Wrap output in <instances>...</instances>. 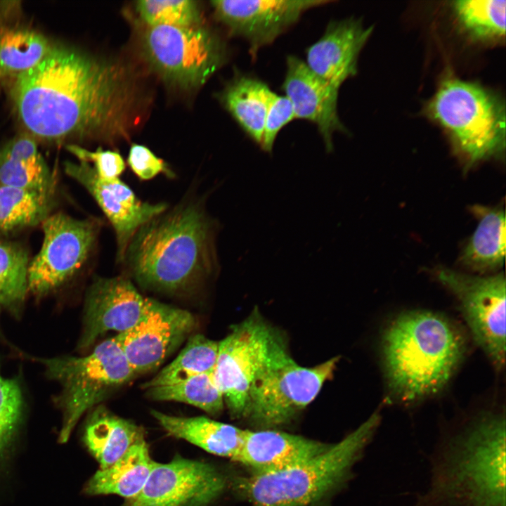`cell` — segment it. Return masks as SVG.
Wrapping results in <instances>:
<instances>
[{"label":"cell","instance_id":"cell-1","mask_svg":"<svg viewBox=\"0 0 506 506\" xmlns=\"http://www.w3.org/2000/svg\"><path fill=\"white\" fill-rule=\"evenodd\" d=\"M13 84L18 117L34 138L112 141L129 135L136 91L117 62L53 46Z\"/></svg>","mask_w":506,"mask_h":506},{"label":"cell","instance_id":"cell-2","mask_svg":"<svg viewBox=\"0 0 506 506\" xmlns=\"http://www.w3.org/2000/svg\"><path fill=\"white\" fill-rule=\"evenodd\" d=\"M216 229L202 202H182L143 225L122 261L145 287L168 292L192 289L218 267Z\"/></svg>","mask_w":506,"mask_h":506},{"label":"cell","instance_id":"cell-3","mask_svg":"<svg viewBox=\"0 0 506 506\" xmlns=\"http://www.w3.org/2000/svg\"><path fill=\"white\" fill-rule=\"evenodd\" d=\"M505 413L479 415L431 455L428 489L413 506H506Z\"/></svg>","mask_w":506,"mask_h":506},{"label":"cell","instance_id":"cell-4","mask_svg":"<svg viewBox=\"0 0 506 506\" xmlns=\"http://www.w3.org/2000/svg\"><path fill=\"white\" fill-rule=\"evenodd\" d=\"M465 350L460 330L448 319L429 311H409L388 326L382 356L389 393L412 403L440 391Z\"/></svg>","mask_w":506,"mask_h":506},{"label":"cell","instance_id":"cell-5","mask_svg":"<svg viewBox=\"0 0 506 506\" xmlns=\"http://www.w3.org/2000/svg\"><path fill=\"white\" fill-rule=\"evenodd\" d=\"M375 411L323 453L290 468L238 478L235 488L251 506H314L345 482L381 422Z\"/></svg>","mask_w":506,"mask_h":506},{"label":"cell","instance_id":"cell-6","mask_svg":"<svg viewBox=\"0 0 506 506\" xmlns=\"http://www.w3.org/2000/svg\"><path fill=\"white\" fill-rule=\"evenodd\" d=\"M338 361L339 357H335L313 367H303L271 328L264 359L249 390L245 416L264 429L287 424L315 399L332 377Z\"/></svg>","mask_w":506,"mask_h":506},{"label":"cell","instance_id":"cell-7","mask_svg":"<svg viewBox=\"0 0 506 506\" xmlns=\"http://www.w3.org/2000/svg\"><path fill=\"white\" fill-rule=\"evenodd\" d=\"M31 358L44 365L48 376L62 386L55 399L63 414L60 443L67 441L86 411L136 377L114 337L82 357Z\"/></svg>","mask_w":506,"mask_h":506},{"label":"cell","instance_id":"cell-8","mask_svg":"<svg viewBox=\"0 0 506 506\" xmlns=\"http://www.w3.org/2000/svg\"><path fill=\"white\" fill-rule=\"evenodd\" d=\"M428 110L448 131L469 164L505 148L504 107L477 84L457 79L445 81L429 103Z\"/></svg>","mask_w":506,"mask_h":506},{"label":"cell","instance_id":"cell-9","mask_svg":"<svg viewBox=\"0 0 506 506\" xmlns=\"http://www.w3.org/2000/svg\"><path fill=\"white\" fill-rule=\"evenodd\" d=\"M142 50L159 75L184 89L203 84L224 61L219 40L198 26H148L143 36Z\"/></svg>","mask_w":506,"mask_h":506},{"label":"cell","instance_id":"cell-10","mask_svg":"<svg viewBox=\"0 0 506 506\" xmlns=\"http://www.w3.org/2000/svg\"><path fill=\"white\" fill-rule=\"evenodd\" d=\"M39 252L28 267V292L45 296L67 283L85 266L101 227L95 219H78L64 213L48 216L41 224Z\"/></svg>","mask_w":506,"mask_h":506},{"label":"cell","instance_id":"cell-11","mask_svg":"<svg viewBox=\"0 0 506 506\" xmlns=\"http://www.w3.org/2000/svg\"><path fill=\"white\" fill-rule=\"evenodd\" d=\"M439 281L457 297L472 337L494 367L505 364V279L502 273L470 275L437 271Z\"/></svg>","mask_w":506,"mask_h":506},{"label":"cell","instance_id":"cell-12","mask_svg":"<svg viewBox=\"0 0 506 506\" xmlns=\"http://www.w3.org/2000/svg\"><path fill=\"white\" fill-rule=\"evenodd\" d=\"M271 327L257 312L219 342L212 375L232 415L245 416L249 390L264 359Z\"/></svg>","mask_w":506,"mask_h":506},{"label":"cell","instance_id":"cell-13","mask_svg":"<svg viewBox=\"0 0 506 506\" xmlns=\"http://www.w3.org/2000/svg\"><path fill=\"white\" fill-rule=\"evenodd\" d=\"M226 485L212 464L177 455L167 463L155 462L142 490L120 506H207Z\"/></svg>","mask_w":506,"mask_h":506},{"label":"cell","instance_id":"cell-14","mask_svg":"<svg viewBox=\"0 0 506 506\" xmlns=\"http://www.w3.org/2000/svg\"><path fill=\"white\" fill-rule=\"evenodd\" d=\"M195 324L189 311L155 300L143 319L114 338L137 376L158 368Z\"/></svg>","mask_w":506,"mask_h":506},{"label":"cell","instance_id":"cell-15","mask_svg":"<svg viewBox=\"0 0 506 506\" xmlns=\"http://www.w3.org/2000/svg\"><path fill=\"white\" fill-rule=\"evenodd\" d=\"M328 0L212 1L214 15L230 32L247 41L252 56L273 43L302 14Z\"/></svg>","mask_w":506,"mask_h":506},{"label":"cell","instance_id":"cell-16","mask_svg":"<svg viewBox=\"0 0 506 506\" xmlns=\"http://www.w3.org/2000/svg\"><path fill=\"white\" fill-rule=\"evenodd\" d=\"M67 175L80 183L94 198L111 223L117 241V259L122 261L126 248L137 231L167 209L164 202L141 200L119 178L103 179L84 162H66Z\"/></svg>","mask_w":506,"mask_h":506},{"label":"cell","instance_id":"cell-17","mask_svg":"<svg viewBox=\"0 0 506 506\" xmlns=\"http://www.w3.org/2000/svg\"><path fill=\"white\" fill-rule=\"evenodd\" d=\"M154 301L143 297L126 276L96 278L86 293L78 349H88L109 331L131 329L147 316Z\"/></svg>","mask_w":506,"mask_h":506},{"label":"cell","instance_id":"cell-18","mask_svg":"<svg viewBox=\"0 0 506 506\" xmlns=\"http://www.w3.org/2000/svg\"><path fill=\"white\" fill-rule=\"evenodd\" d=\"M286 67L282 89L292 103L295 119L316 124L327 151L332 152L333 134L346 131L338 115L339 89L312 72L295 56L287 57Z\"/></svg>","mask_w":506,"mask_h":506},{"label":"cell","instance_id":"cell-19","mask_svg":"<svg viewBox=\"0 0 506 506\" xmlns=\"http://www.w3.org/2000/svg\"><path fill=\"white\" fill-rule=\"evenodd\" d=\"M372 27L353 18L330 22L323 36L306 50L309 69L335 88L357 72L359 53Z\"/></svg>","mask_w":506,"mask_h":506},{"label":"cell","instance_id":"cell-20","mask_svg":"<svg viewBox=\"0 0 506 506\" xmlns=\"http://www.w3.org/2000/svg\"><path fill=\"white\" fill-rule=\"evenodd\" d=\"M330 445L273 429L244 430L234 461L266 474L290 468L325 451Z\"/></svg>","mask_w":506,"mask_h":506},{"label":"cell","instance_id":"cell-21","mask_svg":"<svg viewBox=\"0 0 506 506\" xmlns=\"http://www.w3.org/2000/svg\"><path fill=\"white\" fill-rule=\"evenodd\" d=\"M0 184L54 193L53 175L30 134L16 136L0 148Z\"/></svg>","mask_w":506,"mask_h":506},{"label":"cell","instance_id":"cell-22","mask_svg":"<svg viewBox=\"0 0 506 506\" xmlns=\"http://www.w3.org/2000/svg\"><path fill=\"white\" fill-rule=\"evenodd\" d=\"M151 415L171 436L215 455L235 460L244 430L203 416L179 417L152 410Z\"/></svg>","mask_w":506,"mask_h":506},{"label":"cell","instance_id":"cell-23","mask_svg":"<svg viewBox=\"0 0 506 506\" xmlns=\"http://www.w3.org/2000/svg\"><path fill=\"white\" fill-rule=\"evenodd\" d=\"M155 463L144 439L131 446L110 466L99 469L86 483L84 491L91 495L131 498L143 488Z\"/></svg>","mask_w":506,"mask_h":506},{"label":"cell","instance_id":"cell-24","mask_svg":"<svg viewBox=\"0 0 506 506\" xmlns=\"http://www.w3.org/2000/svg\"><path fill=\"white\" fill-rule=\"evenodd\" d=\"M144 439L141 427L103 407L91 413L84 428V443L100 469L110 466L131 446Z\"/></svg>","mask_w":506,"mask_h":506},{"label":"cell","instance_id":"cell-25","mask_svg":"<svg viewBox=\"0 0 506 506\" xmlns=\"http://www.w3.org/2000/svg\"><path fill=\"white\" fill-rule=\"evenodd\" d=\"M273 91L262 81L238 74L221 93L220 99L246 134L259 146L265 117Z\"/></svg>","mask_w":506,"mask_h":506},{"label":"cell","instance_id":"cell-26","mask_svg":"<svg viewBox=\"0 0 506 506\" xmlns=\"http://www.w3.org/2000/svg\"><path fill=\"white\" fill-rule=\"evenodd\" d=\"M472 212L479 224L462 254L461 263L479 273L494 271L505 261V212L480 205L473 207Z\"/></svg>","mask_w":506,"mask_h":506},{"label":"cell","instance_id":"cell-27","mask_svg":"<svg viewBox=\"0 0 506 506\" xmlns=\"http://www.w3.org/2000/svg\"><path fill=\"white\" fill-rule=\"evenodd\" d=\"M52 47L43 34L33 30L0 25V84L34 67Z\"/></svg>","mask_w":506,"mask_h":506},{"label":"cell","instance_id":"cell-28","mask_svg":"<svg viewBox=\"0 0 506 506\" xmlns=\"http://www.w3.org/2000/svg\"><path fill=\"white\" fill-rule=\"evenodd\" d=\"M53 203V193L0 184V238L41 224L51 215Z\"/></svg>","mask_w":506,"mask_h":506},{"label":"cell","instance_id":"cell-29","mask_svg":"<svg viewBox=\"0 0 506 506\" xmlns=\"http://www.w3.org/2000/svg\"><path fill=\"white\" fill-rule=\"evenodd\" d=\"M219 343L201 334L193 335L176 358L162 368L143 388L173 384L214 370Z\"/></svg>","mask_w":506,"mask_h":506},{"label":"cell","instance_id":"cell-30","mask_svg":"<svg viewBox=\"0 0 506 506\" xmlns=\"http://www.w3.org/2000/svg\"><path fill=\"white\" fill-rule=\"evenodd\" d=\"M146 395L155 401L189 404L210 415L219 414L225 403L212 372L200 374L179 383L148 388Z\"/></svg>","mask_w":506,"mask_h":506},{"label":"cell","instance_id":"cell-31","mask_svg":"<svg viewBox=\"0 0 506 506\" xmlns=\"http://www.w3.org/2000/svg\"><path fill=\"white\" fill-rule=\"evenodd\" d=\"M29 257L20 244L0 239V306L18 315L28 292Z\"/></svg>","mask_w":506,"mask_h":506},{"label":"cell","instance_id":"cell-32","mask_svg":"<svg viewBox=\"0 0 506 506\" xmlns=\"http://www.w3.org/2000/svg\"><path fill=\"white\" fill-rule=\"evenodd\" d=\"M505 1L500 0H463L453 4L464 27L482 39L500 38L505 35Z\"/></svg>","mask_w":506,"mask_h":506},{"label":"cell","instance_id":"cell-33","mask_svg":"<svg viewBox=\"0 0 506 506\" xmlns=\"http://www.w3.org/2000/svg\"><path fill=\"white\" fill-rule=\"evenodd\" d=\"M136 11L148 26H198L200 11L191 0H142L136 2Z\"/></svg>","mask_w":506,"mask_h":506},{"label":"cell","instance_id":"cell-34","mask_svg":"<svg viewBox=\"0 0 506 506\" xmlns=\"http://www.w3.org/2000/svg\"><path fill=\"white\" fill-rule=\"evenodd\" d=\"M22 395L15 379L0 373V462L5 458L22 414Z\"/></svg>","mask_w":506,"mask_h":506},{"label":"cell","instance_id":"cell-35","mask_svg":"<svg viewBox=\"0 0 506 506\" xmlns=\"http://www.w3.org/2000/svg\"><path fill=\"white\" fill-rule=\"evenodd\" d=\"M295 119L293 107L285 96L273 93L264 121L261 148L271 153L279 131Z\"/></svg>","mask_w":506,"mask_h":506},{"label":"cell","instance_id":"cell-36","mask_svg":"<svg viewBox=\"0 0 506 506\" xmlns=\"http://www.w3.org/2000/svg\"><path fill=\"white\" fill-rule=\"evenodd\" d=\"M67 149L79 162L92 163L91 166L100 179H118L125 170L124 160L118 152L104 150L101 148L91 151L74 144L68 145Z\"/></svg>","mask_w":506,"mask_h":506},{"label":"cell","instance_id":"cell-37","mask_svg":"<svg viewBox=\"0 0 506 506\" xmlns=\"http://www.w3.org/2000/svg\"><path fill=\"white\" fill-rule=\"evenodd\" d=\"M127 163L134 174L142 181L151 180L160 174L168 177L174 176V173L162 159L141 144L131 145Z\"/></svg>","mask_w":506,"mask_h":506}]
</instances>
